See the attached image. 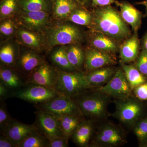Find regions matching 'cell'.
<instances>
[{
	"label": "cell",
	"mask_w": 147,
	"mask_h": 147,
	"mask_svg": "<svg viewBox=\"0 0 147 147\" xmlns=\"http://www.w3.org/2000/svg\"><path fill=\"white\" fill-rule=\"evenodd\" d=\"M15 38L20 45L42 54L47 53L42 34L33 31L19 25Z\"/></svg>",
	"instance_id": "cell-14"
},
{
	"label": "cell",
	"mask_w": 147,
	"mask_h": 147,
	"mask_svg": "<svg viewBox=\"0 0 147 147\" xmlns=\"http://www.w3.org/2000/svg\"><path fill=\"white\" fill-rule=\"evenodd\" d=\"M82 6L87 8L91 4V0H75Z\"/></svg>",
	"instance_id": "cell-42"
},
{
	"label": "cell",
	"mask_w": 147,
	"mask_h": 147,
	"mask_svg": "<svg viewBox=\"0 0 147 147\" xmlns=\"http://www.w3.org/2000/svg\"><path fill=\"white\" fill-rule=\"evenodd\" d=\"M136 4L140 5H144L145 7V13L144 14L143 17H146L147 16V0L138 2L136 3Z\"/></svg>",
	"instance_id": "cell-44"
},
{
	"label": "cell",
	"mask_w": 147,
	"mask_h": 147,
	"mask_svg": "<svg viewBox=\"0 0 147 147\" xmlns=\"http://www.w3.org/2000/svg\"><path fill=\"white\" fill-rule=\"evenodd\" d=\"M94 121L84 119L72 134L71 140L77 146H89L94 129Z\"/></svg>",
	"instance_id": "cell-20"
},
{
	"label": "cell",
	"mask_w": 147,
	"mask_h": 147,
	"mask_svg": "<svg viewBox=\"0 0 147 147\" xmlns=\"http://www.w3.org/2000/svg\"><path fill=\"white\" fill-rule=\"evenodd\" d=\"M115 111L112 116L125 125L134 127L142 119L144 113V105L142 100L130 96L115 101Z\"/></svg>",
	"instance_id": "cell-5"
},
{
	"label": "cell",
	"mask_w": 147,
	"mask_h": 147,
	"mask_svg": "<svg viewBox=\"0 0 147 147\" xmlns=\"http://www.w3.org/2000/svg\"><path fill=\"white\" fill-rule=\"evenodd\" d=\"M5 100H0V134H4L9 124L13 118L9 114L5 102Z\"/></svg>",
	"instance_id": "cell-35"
},
{
	"label": "cell",
	"mask_w": 147,
	"mask_h": 147,
	"mask_svg": "<svg viewBox=\"0 0 147 147\" xmlns=\"http://www.w3.org/2000/svg\"><path fill=\"white\" fill-rule=\"evenodd\" d=\"M0 147H16L10 139L4 134L0 135Z\"/></svg>",
	"instance_id": "cell-41"
},
{
	"label": "cell",
	"mask_w": 147,
	"mask_h": 147,
	"mask_svg": "<svg viewBox=\"0 0 147 147\" xmlns=\"http://www.w3.org/2000/svg\"><path fill=\"white\" fill-rule=\"evenodd\" d=\"M34 106L36 110L50 113L55 117L66 115L83 117L75 100L61 95L49 101L34 104Z\"/></svg>",
	"instance_id": "cell-8"
},
{
	"label": "cell",
	"mask_w": 147,
	"mask_h": 147,
	"mask_svg": "<svg viewBox=\"0 0 147 147\" xmlns=\"http://www.w3.org/2000/svg\"><path fill=\"white\" fill-rule=\"evenodd\" d=\"M47 54L58 46L80 44L85 34L77 25L66 20H53L42 33Z\"/></svg>",
	"instance_id": "cell-2"
},
{
	"label": "cell",
	"mask_w": 147,
	"mask_h": 147,
	"mask_svg": "<svg viewBox=\"0 0 147 147\" xmlns=\"http://www.w3.org/2000/svg\"><path fill=\"white\" fill-rule=\"evenodd\" d=\"M142 50L147 51V31L142 38Z\"/></svg>",
	"instance_id": "cell-43"
},
{
	"label": "cell",
	"mask_w": 147,
	"mask_h": 147,
	"mask_svg": "<svg viewBox=\"0 0 147 147\" xmlns=\"http://www.w3.org/2000/svg\"><path fill=\"white\" fill-rule=\"evenodd\" d=\"M20 45L19 56L14 67L26 78L35 69L47 60L44 54Z\"/></svg>",
	"instance_id": "cell-11"
},
{
	"label": "cell",
	"mask_w": 147,
	"mask_h": 147,
	"mask_svg": "<svg viewBox=\"0 0 147 147\" xmlns=\"http://www.w3.org/2000/svg\"><path fill=\"white\" fill-rule=\"evenodd\" d=\"M59 96V94L54 88L26 83L19 89L13 91L11 97L17 98L34 105L49 101Z\"/></svg>",
	"instance_id": "cell-6"
},
{
	"label": "cell",
	"mask_w": 147,
	"mask_h": 147,
	"mask_svg": "<svg viewBox=\"0 0 147 147\" xmlns=\"http://www.w3.org/2000/svg\"><path fill=\"white\" fill-rule=\"evenodd\" d=\"M12 91L1 82H0V100H5L11 97Z\"/></svg>",
	"instance_id": "cell-39"
},
{
	"label": "cell",
	"mask_w": 147,
	"mask_h": 147,
	"mask_svg": "<svg viewBox=\"0 0 147 147\" xmlns=\"http://www.w3.org/2000/svg\"><path fill=\"white\" fill-rule=\"evenodd\" d=\"M115 3L119 7L120 13L123 21L130 25L134 32H137L142 25V13L127 1H117Z\"/></svg>",
	"instance_id": "cell-18"
},
{
	"label": "cell",
	"mask_w": 147,
	"mask_h": 147,
	"mask_svg": "<svg viewBox=\"0 0 147 147\" xmlns=\"http://www.w3.org/2000/svg\"><path fill=\"white\" fill-rule=\"evenodd\" d=\"M120 64L132 91L147 82L146 76L142 74L135 65L127 64L121 61Z\"/></svg>",
	"instance_id": "cell-28"
},
{
	"label": "cell",
	"mask_w": 147,
	"mask_h": 147,
	"mask_svg": "<svg viewBox=\"0 0 147 147\" xmlns=\"http://www.w3.org/2000/svg\"><path fill=\"white\" fill-rule=\"evenodd\" d=\"M92 18V12L89 11L86 7L80 6L74 9L66 20L77 26L90 28Z\"/></svg>",
	"instance_id": "cell-30"
},
{
	"label": "cell",
	"mask_w": 147,
	"mask_h": 147,
	"mask_svg": "<svg viewBox=\"0 0 147 147\" xmlns=\"http://www.w3.org/2000/svg\"><path fill=\"white\" fill-rule=\"evenodd\" d=\"M20 9L28 11H45L52 14V0H18Z\"/></svg>",
	"instance_id": "cell-29"
},
{
	"label": "cell",
	"mask_w": 147,
	"mask_h": 147,
	"mask_svg": "<svg viewBox=\"0 0 147 147\" xmlns=\"http://www.w3.org/2000/svg\"><path fill=\"white\" fill-rule=\"evenodd\" d=\"M20 48V44L15 37L1 41L0 65L14 67Z\"/></svg>",
	"instance_id": "cell-17"
},
{
	"label": "cell",
	"mask_w": 147,
	"mask_h": 147,
	"mask_svg": "<svg viewBox=\"0 0 147 147\" xmlns=\"http://www.w3.org/2000/svg\"><path fill=\"white\" fill-rule=\"evenodd\" d=\"M53 20H66L80 5L75 0H52Z\"/></svg>",
	"instance_id": "cell-24"
},
{
	"label": "cell",
	"mask_w": 147,
	"mask_h": 147,
	"mask_svg": "<svg viewBox=\"0 0 147 147\" xmlns=\"http://www.w3.org/2000/svg\"><path fill=\"white\" fill-rule=\"evenodd\" d=\"M88 40L91 47L108 53H115L118 50L115 40L105 35L90 31Z\"/></svg>",
	"instance_id": "cell-25"
},
{
	"label": "cell",
	"mask_w": 147,
	"mask_h": 147,
	"mask_svg": "<svg viewBox=\"0 0 147 147\" xmlns=\"http://www.w3.org/2000/svg\"><path fill=\"white\" fill-rule=\"evenodd\" d=\"M50 63L61 71L71 72L77 71L72 66L67 56L65 45L56 46L48 53Z\"/></svg>",
	"instance_id": "cell-23"
},
{
	"label": "cell",
	"mask_w": 147,
	"mask_h": 147,
	"mask_svg": "<svg viewBox=\"0 0 147 147\" xmlns=\"http://www.w3.org/2000/svg\"><path fill=\"white\" fill-rule=\"evenodd\" d=\"M133 127L139 146L147 147V116L138 121Z\"/></svg>",
	"instance_id": "cell-34"
},
{
	"label": "cell",
	"mask_w": 147,
	"mask_h": 147,
	"mask_svg": "<svg viewBox=\"0 0 147 147\" xmlns=\"http://www.w3.org/2000/svg\"><path fill=\"white\" fill-rule=\"evenodd\" d=\"M19 26L15 17L0 19L1 41L15 37Z\"/></svg>",
	"instance_id": "cell-31"
},
{
	"label": "cell",
	"mask_w": 147,
	"mask_h": 147,
	"mask_svg": "<svg viewBox=\"0 0 147 147\" xmlns=\"http://www.w3.org/2000/svg\"><path fill=\"white\" fill-rule=\"evenodd\" d=\"M19 9L18 0H1L0 19L15 17Z\"/></svg>",
	"instance_id": "cell-33"
},
{
	"label": "cell",
	"mask_w": 147,
	"mask_h": 147,
	"mask_svg": "<svg viewBox=\"0 0 147 147\" xmlns=\"http://www.w3.org/2000/svg\"><path fill=\"white\" fill-rule=\"evenodd\" d=\"M95 90L116 99L130 97L132 91L122 68L117 69L113 78L107 84L96 88Z\"/></svg>",
	"instance_id": "cell-9"
},
{
	"label": "cell",
	"mask_w": 147,
	"mask_h": 147,
	"mask_svg": "<svg viewBox=\"0 0 147 147\" xmlns=\"http://www.w3.org/2000/svg\"><path fill=\"white\" fill-rule=\"evenodd\" d=\"M110 97L96 90L90 89L73 98L84 119L95 121L110 115L108 110Z\"/></svg>",
	"instance_id": "cell-3"
},
{
	"label": "cell",
	"mask_w": 147,
	"mask_h": 147,
	"mask_svg": "<svg viewBox=\"0 0 147 147\" xmlns=\"http://www.w3.org/2000/svg\"><path fill=\"white\" fill-rule=\"evenodd\" d=\"M126 142L123 130L117 125L108 123L98 129L89 146L117 147Z\"/></svg>",
	"instance_id": "cell-7"
},
{
	"label": "cell",
	"mask_w": 147,
	"mask_h": 147,
	"mask_svg": "<svg viewBox=\"0 0 147 147\" xmlns=\"http://www.w3.org/2000/svg\"><path fill=\"white\" fill-rule=\"evenodd\" d=\"M116 63L115 60L110 53L102 52L91 46L85 50L84 69L86 73Z\"/></svg>",
	"instance_id": "cell-15"
},
{
	"label": "cell",
	"mask_w": 147,
	"mask_h": 147,
	"mask_svg": "<svg viewBox=\"0 0 147 147\" xmlns=\"http://www.w3.org/2000/svg\"><path fill=\"white\" fill-rule=\"evenodd\" d=\"M140 42L137 32L127 38L120 49V61L124 63L135 61L139 54Z\"/></svg>",
	"instance_id": "cell-21"
},
{
	"label": "cell",
	"mask_w": 147,
	"mask_h": 147,
	"mask_svg": "<svg viewBox=\"0 0 147 147\" xmlns=\"http://www.w3.org/2000/svg\"><path fill=\"white\" fill-rule=\"evenodd\" d=\"M34 129L33 124H26L13 118L9 124L4 135L8 137L16 147H18Z\"/></svg>",
	"instance_id": "cell-16"
},
{
	"label": "cell",
	"mask_w": 147,
	"mask_h": 147,
	"mask_svg": "<svg viewBox=\"0 0 147 147\" xmlns=\"http://www.w3.org/2000/svg\"><path fill=\"white\" fill-rule=\"evenodd\" d=\"M51 15L45 11H28L20 9L14 17L19 25L42 34L52 21Z\"/></svg>",
	"instance_id": "cell-10"
},
{
	"label": "cell",
	"mask_w": 147,
	"mask_h": 147,
	"mask_svg": "<svg viewBox=\"0 0 147 147\" xmlns=\"http://www.w3.org/2000/svg\"><path fill=\"white\" fill-rule=\"evenodd\" d=\"M58 75V69L46 61L27 76L26 82L54 88L57 81Z\"/></svg>",
	"instance_id": "cell-13"
},
{
	"label": "cell",
	"mask_w": 147,
	"mask_h": 147,
	"mask_svg": "<svg viewBox=\"0 0 147 147\" xmlns=\"http://www.w3.org/2000/svg\"><path fill=\"white\" fill-rule=\"evenodd\" d=\"M116 2V0H91V5L95 8L111 5L114 3H115Z\"/></svg>",
	"instance_id": "cell-40"
},
{
	"label": "cell",
	"mask_w": 147,
	"mask_h": 147,
	"mask_svg": "<svg viewBox=\"0 0 147 147\" xmlns=\"http://www.w3.org/2000/svg\"><path fill=\"white\" fill-rule=\"evenodd\" d=\"M36 110V119L33 124L37 131L50 141L56 137H63L55 116L44 111Z\"/></svg>",
	"instance_id": "cell-12"
},
{
	"label": "cell",
	"mask_w": 147,
	"mask_h": 147,
	"mask_svg": "<svg viewBox=\"0 0 147 147\" xmlns=\"http://www.w3.org/2000/svg\"><path fill=\"white\" fill-rule=\"evenodd\" d=\"M59 127L64 136L67 139H71L72 134L84 118L82 116L66 115L55 117Z\"/></svg>",
	"instance_id": "cell-26"
},
{
	"label": "cell",
	"mask_w": 147,
	"mask_h": 147,
	"mask_svg": "<svg viewBox=\"0 0 147 147\" xmlns=\"http://www.w3.org/2000/svg\"><path fill=\"white\" fill-rule=\"evenodd\" d=\"M0 82L11 90H16L26 83V78L14 67L0 65Z\"/></svg>",
	"instance_id": "cell-19"
},
{
	"label": "cell",
	"mask_w": 147,
	"mask_h": 147,
	"mask_svg": "<svg viewBox=\"0 0 147 147\" xmlns=\"http://www.w3.org/2000/svg\"><path fill=\"white\" fill-rule=\"evenodd\" d=\"M133 90L137 99L142 101L147 100V81L135 88Z\"/></svg>",
	"instance_id": "cell-37"
},
{
	"label": "cell",
	"mask_w": 147,
	"mask_h": 147,
	"mask_svg": "<svg viewBox=\"0 0 147 147\" xmlns=\"http://www.w3.org/2000/svg\"><path fill=\"white\" fill-rule=\"evenodd\" d=\"M65 52L69 63L77 71H82L84 69L85 50L80 44L65 45Z\"/></svg>",
	"instance_id": "cell-27"
},
{
	"label": "cell",
	"mask_w": 147,
	"mask_h": 147,
	"mask_svg": "<svg viewBox=\"0 0 147 147\" xmlns=\"http://www.w3.org/2000/svg\"><path fill=\"white\" fill-rule=\"evenodd\" d=\"M92 13L89 28L91 31L100 33L115 40L126 39L131 36V31L120 13L112 5L95 7Z\"/></svg>",
	"instance_id": "cell-1"
},
{
	"label": "cell",
	"mask_w": 147,
	"mask_h": 147,
	"mask_svg": "<svg viewBox=\"0 0 147 147\" xmlns=\"http://www.w3.org/2000/svg\"><path fill=\"white\" fill-rule=\"evenodd\" d=\"M58 78L54 89L60 95L73 98L91 89L84 71L67 72L58 69Z\"/></svg>",
	"instance_id": "cell-4"
},
{
	"label": "cell",
	"mask_w": 147,
	"mask_h": 147,
	"mask_svg": "<svg viewBox=\"0 0 147 147\" xmlns=\"http://www.w3.org/2000/svg\"><path fill=\"white\" fill-rule=\"evenodd\" d=\"M135 66L142 74L147 77V51L142 50L135 60Z\"/></svg>",
	"instance_id": "cell-36"
},
{
	"label": "cell",
	"mask_w": 147,
	"mask_h": 147,
	"mask_svg": "<svg viewBox=\"0 0 147 147\" xmlns=\"http://www.w3.org/2000/svg\"><path fill=\"white\" fill-rule=\"evenodd\" d=\"M117 69L105 67L86 72V76L91 89L98 88L107 84L113 78Z\"/></svg>",
	"instance_id": "cell-22"
},
{
	"label": "cell",
	"mask_w": 147,
	"mask_h": 147,
	"mask_svg": "<svg viewBox=\"0 0 147 147\" xmlns=\"http://www.w3.org/2000/svg\"><path fill=\"white\" fill-rule=\"evenodd\" d=\"M68 140L64 136L56 137L50 141L47 147H68Z\"/></svg>",
	"instance_id": "cell-38"
},
{
	"label": "cell",
	"mask_w": 147,
	"mask_h": 147,
	"mask_svg": "<svg viewBox=\"0 0 147 147\" xmlns=\"http://www.w3.org/2000/svg\"><path fill=\"white\" fill-rule=\"evenodd\" d=\"M50 140L36 129L32 131L18 147H47Z\"/></svg>",
	"instance_id": "cell-32"
}]
</instances>
